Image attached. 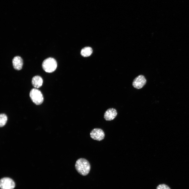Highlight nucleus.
Segmentation results:
<instances>
[{"instance_id":"nucleus-1","label":"nucleus","mask_w":189,"mask_h":189,"mask_svg":"<svg viewBox=\"0 0 189 189\" xmlns=\"http://www.w3.org/2000/svg\"><path fill=\"white\" fill-rule=\"evenodd\" d=\"M75 166L77 172L84 176L89 173L91 168L89 162L86 159L83 158L79 159L76 161Z\"/></svg>"},{"instance_id":"nucleus-2","label":"nucleus","mask_w":189,"mask_h":189,"mask_svg":"<svg viewBox=\"0 0 189 189\" xmlns=\"http://www.w3.org/2000/svg\"><path fill=\"white\" fill-rule=\"evenodd\" d=\"M42 67L44 70L46 72L51 73L56 69L57 67V63L54 59L49 57L43 61Z\"/></svg>"},{"instance_id":"nucleus-3","label":"nucleus","mask_w":189,"mask_h":189,"mask_svg":"<svg viewBox=\"0 0 189 189\" xmlns=\"http://www.w3.org/2000/svg\"><path fill=\"white\" fill-rule=\"evenodd\" d=\"M29 95L32 101L36 105H40L43 101L42 94L40 91L36 88H33L31 90Z\"/></svg>"},{"instance_id":"nucleus-4","label":"nucleus","mask_w":189,"mask_h":189,"mask_svg":"<svg viewBox=\"0 0 189 189\" xmlns=\"http://www.w3.org/2000/svg\"><path fill=\"white\" fill-rule=\"evenodd\" d=\"M15 187V182L12 179L4 177L1 179L0 187L1 189H13Z\"/></svg>"},{"instance_id":"nucleus-5","label":"nucleus","mask_w":189,"mask_h":189,"mask_svg":"<svg viewBox=\"0 0 189 189\" xmlns=\"http://www.w3.org/2000/svg\"><path fill=\"white\" fill-rule=\"evenodd\" d=\"M146 82L145 77L143 75H140L134 79L132 85L134 88L137 89H140L145 85Z\"/></svg>"},{"instance_id":"nucleus-6","label":"nucleus","mask_w":189,"mask_h":189,"mask_svg":"<svg viewBox=\"0 0 189 189\" xmlns=\"http://www.w3.org/2000/svg\"><path fill=\"white\" fill-rule=\"evenodd\" d=\"M90 136L93 139L100 141L103 139L105 134L104 132L102 129L96 128L94 129L91 131Z\"/></svg>"},{"instance_id":"nucleus-7","label":"nucleus","mask_w":189,"mask_h":189,"mask_svg":"<svg viewBox=\"0 0 189 189\" xmlns=\"http://www.w3.org/2000/svg\"><path fill=\"white\" fill-rule=\"evenodd\" d=\"M117 114V111L113 108L108 109L105 112L104 118L107 121H111L114 119Z\"/></svg>"},{"instance_id":"nucleus-8","label":"nucleus","mask_w":189,"mask_h":189,"mask_svg":"<svg viewBox=\"0 0 189 189\" xmlns=\"http://www.w3.org/2000/svg\"><path fill=\"white\" fill-rule=\"evenodd\" d=\"M12 63L14 68L15 70H19L22 68L23 61L20 56H16L12 60Z\"/></svg>"},{"instance_id":"nucleus-9","label":"nucleus","mask_w":189,"mask_h":189,"mask_svg":"<svg viewBox=\"0 0 189 189\" xmlns=\"http://www.w3.org/2000/svg\"><path fill=\"white\" fill-rule=\"evenodd\" d=\"M32 82L33 86L34 87L38 88L42 86L43 80L40 76H36L32 78Z\"/></svg>"},{"instance_id":"nucleus-10","label":"nucleus","mask_w":189,"mask_h":189,"mask_svg":"<svg viewBox=\"0 0 189 189\" xmlns=\"http://www.w3.org/2000/svg\"><path fill=\"white\" fill-rule=\"evenodd\" d=\"M92 51V49L90 47H86L82 49L81 54L84 57H88L91 54Z\"/></svg>"},{"instance_id":"nucleus-11","label":"nucleus","mask_w":189,"mask_h":189,"mask_svg":"<svg viewBox=\"0 0 189 189\" xmlns=\"http://www.w3.org/2000/svg\"><path fill=\"white\" fill-rule=\"evenodd\" d=\"M7 120V117L4 114H1L0 115V126L2 127L6 124Z\"/></svg>"},{"instance_id":"nucleus-12","label":"nucleus","mask_w":189,"mask_h":189,"mask_svg":"<svg viewBox=\"0 0 189 189\" xmlns=\"http://www.w3.org/2000/svg\"><path fill=\"white\" fill-rule=\"evenodd\" d=\"M156 189H171L170 187L167 185L164 184H161L158 185Z\"/></svg>"}]
</instances>
